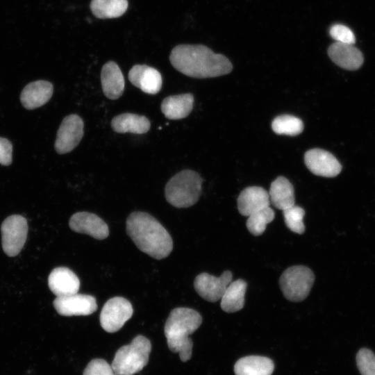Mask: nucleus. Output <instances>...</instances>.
Instances as JSON below:
<instances>
[{"label":"nucleus","instance_id":"nucleus-1","mask_svg":"<svg viewBox=\"0 0 375 375\" xmlns=\"http://www.w3.org/2000/svg\"><path fill=\"white\" fill-rule=\"evenodd\" d=\"M169 60L181 73L198 78L225 75L233 69L231 62L226 56L215 53L201 44L177 45L172 50Z\"/></svg>","mask_w":375,"mask_h":375},{"label":"nucleus","instance_id":"nucleus-2","mask_svg":"<svg viewBox=\"0 0 375 375\" xmlns=\"http://www.w3.org/2000/svg\"><path fill=\"white\" fill-rule=\"evenodd\" d=\"M126 233L142 252L160 260L173 249V241L167 231L147 212H131L126 220Z\"/></svg>","mask_w":375,"mask_h":375},{"label":"nucleus","instance_id":"nucleus-3","mask_svg":"<svg viewBox=\"0 0 375 375\" xmlns=\"http://www.w3.org/2000/svg\"><path fill=\"white\" fill-rule=\"evenodd\" d=\"M202 317L195 310L189 308L173 309L165 324V335L169 349L178 353L181 360L191 358L193 342L189 335L201 324Z\"/></svg>","mask_w":375,"mask_h":375},{"label":"nucleus","instance_id":"nucleus-4","mask_svg":"<svg viewBox=\"0 0 375 375\" xmlns=\"http://www.w3.org/2000/svg\"><path fill=\"white\" fill-rule=\"evenodd\" d=\"M203 180L190 169H184L172 176L165 189L166 200L176 208H188L195 204L200 197Z\"/></svg>","mask_w":375,"mask_h":375},{"label":"nucleus","instance_id":"nucleus-5","mask_svg":"<svg viewBox=\"0 0 375 375\" xmlns=\"http://www.w3.org/2000/svg\"><path fill=\"white\" fill-rule=\"evenodd\" d=\"M151 350V342L143 335H137L128 344L115 353L111 367L115 375H133L148 363Z\"/></svg>","mask_w":375,"mask_h":375},{"label":"nucleus","instance_id":"nucleus-6","mask_svg":"<svg viewBox=\"0 0 375 375\" xmlns=\"http://www.w3.org/2000/svg\"><path fill=\"white\" fill-rule=\"evenodd\" d=\"M314 281L315 275L310 269L303 265H295L283 272L279 285L288 300L299 302L308 296Z\"/></svg>","mask_w":375,"mask_h":375},{"label":"nucleus","instance_id":"nucleus-7","mask_svg":"<svg viewBox=\"0 0 375 375\" xmlns=\"http://www.w3.org/2000/svg\"><path fill=\"white\" fill-rule=\"evenodd\" d=\"M1 232L4 253L10 257L15 256L21 251L26 240L27 220L19 215H10L3 222Z\"/></svg>","mask_w":375,"mask_h":375},{"label":"nucleus","instance_id":"nucleus-8","mask_svg":"<svg viewBox=\"0 0 375 375\" xmlns=\"http://www.w3.org/2000/svg\"><path fill=\"white\" fill-rule=\"evenodd\" d=\"M133 312L132 305L126 299L112 297L101 309L99 317L101 326L108 333L117 332L131 317Z\"/></svg>","mask_w":375,"mask_h":375},{"label":"nucleus","instance_id":"nucleus-9","mask_svg":"<svg viewBox=\"0 0 375 375\" xmlns=\"http://www.w3.org/2000/svg\"><path fill=\"white\" fill-rule=\"evenodd\" d=\"M83 119L76 114L66 116L58 130L55 141L57 153L64 154L72 151L81 140L84 133Z\"/></svg>","mask_w":375,"mask_h":375},{"label":"nucleus","instance_id":"nucleus-10","mask_svg":"<svg viewBox=\"0 0 375 375\" xmlns=\"http://www.w3.org/2000/svg\"><path fill=\"white\" fill-rule=\"evenodd\" d=\"M232 279L233 274L230 271L224 272L219 277L201 273L196 276L194 287L203 299L210 302H215L221 299Z\"/></svg>","mask_w":375,"mask_h":375},{"label":"nucleus","instance_id":"nucleus-11","mask_svg":"<svg viewBox=\"0 0 375 375\" xmlns=\"http://www.w3.org/2000/svg\"><path fill=\"white\" fill-rule=\"evenodd\" d=\"M53 304L57 312L62 316L89 315L97 309L93 296L78 293L56 297Z\"/></svg>","mask_w":375,"mask_h":375},{"label":"nucleus","instance_id":"nucleus-12","mask_svg":"<svg viewBox=\"0 0 375 375\" xmlns=\"http://www.w3.org/2000/svg\"><path fill=\"white\" fill-rule=\"evenodd\" d=\"M304 162L308 169L317 176L334 177L342 170V165L338 159L322 149H312L306 151Z\"/></svg>","mask_w":375,"mask_h":375},{"label":"nucleus","instance_id":"nucleus-13","mask_svg":"<svg viewBox=\"0 0 375 375\" xmlns=\"http://www.w3.org/2000/svg\"><path fill=\"white\" fill-rule=\"evenodd\" d=\"M69 225L72 231L97 240L106 239L109 235L106 223L97 215L88 212L74 214L69 219Z\"/></svg>","mask_w":375,"mask_h":375},{"label":"nucleus","instance_id":"nucleus-14","mask_svg":"<svg viewBox=\"0 0 375 375\" xmlns=\"http://www.w3.org/2000/svg\"><path fill=\"white\" fill-rule=\"evenodd\" d=\"M128 80L142 92L156 94L162 88L160 73L153 67L146 65H135L128 72Z\"/></svg>","mask_w":375,"mask_h":375},{"label":"nucleus","instance_id":"nucleus-15","mask_svg":"<svg viewBox=\"0 0 375 375\" xmlns=\"http://www.w3.org/2000/svg\"><path fill=\"white\" fill-rule=\"evenodd\" d=\"M51 291L56 297H64L78 293L80 281L78 276L69 268L60 267L53 269L48 278Z\"/></svg>","mask_w":375,"mask_h":375},{"label":"nucleus","instance_id":"nucleus-16","mask_svg":"<svg viewBox=\"0 0 375 375\" xmlns=\"http://www.w3.org/2000/svg\"><path fill=\"white\" fill-rule=\"evenodd\" d=\"M328 54L334 63L347 70L359 69L364 60L362 53L353 44L338 42L328 47Z\"/></svg>","mask_w":375,"mask_h":375},{"label":"nucleus","instance_id":"nucleus-17","mask_svg":"<svg viewBox=\"0 0 375 375\" xmlns=\"http://www.w3.org/2000/svg\"><path fill=\"white\" fill-rule=\"evenodd\" d=\"M53 92V87L50 82L44 80L33 81L23 89L20 101L25 108L33 110L47 103Z\"/></svg>","mask_w":375,"mask_h":375},{"label":"nucleus","instance_id":"nucleus-18","mask_svg":"<svg viewBox=\"0 0 375 375\" xmlns=\"http://www.w3.org/2000/svg\"><path fill=\"white\" fill-rule=\"evenodd\" d=\"M269 193L259 186L244 188L238 198V209L243 216H249L253 212L269 206Z\"/></svg>","mask_w":375,"mask_h":375},{"label":"nucleus","instance_id":"nucleus-19","mask_svg":"<svg viewBox=\"0 0 375 375\" xmlns=\"http://www.w3.org/2000/svg\"><path fill=\"white\" fill-rule=\"evenodd\" d=\"M101 82L104 95L112 100L119 99L124 90V78L122 72L113 61L103 65L101 72Z\"/></svg>","mask_w":375,"mask_h":375},{"label":"nucleus","instance_id":"nucleus-20","mask_svg":"<svg viewBox=\"0 0 375 375\" xmlns=\"http://www.w3.org/2000/svg\"><path fill=\"white\" fill-rule=\"evenodd\" d=\"M194 97L190 93L170 95L160 106L161 111L169 119H181L189 115L193 108Z\"/></svg>","mask_w":375,"mask_h":375},{"label":"nucleus","instance_id":"nucleus-21","mask_svg":"<svg viewBox=\"0 0 375 375\" xmlns=\"http://www.w3.org/2000/svg\"><path fill=\"white\" fill-rule=\"evenodd\" d=\"M110 125L112 130L119 133L144 134L151 127V123L145 116L128 112L113 117Z\"/></svg>","mask_w":375,"mask_h":375},{"label":"nucleus","instance_id":"nucleus-22","mask_svg":"<svg viewBox=\"0 0 375 375\" xmlns=\"http://www.w3.org/2000/svg\"><path fill=\"white\" fill-rule=\"evenodd\" d=\"M274 365L269 358L249 356L239 359L234 366L235 375H271Z\"/></svg>","mask_w":375,"mask_h":375},{"label":"nucleus","instance_id":"nucleus-23","mask_svg":"<svg viewBox=\"0 0 375 375\" xmlns=\"http://www.w3.org/2000/svg\"><path fill=\"white\" fill-rule=\"evenodd\" d=\"M272 205L281 210L294 205V190L292 183L284 176L277 177L272 183L269 192Z\"/></svg>","mask_w":375,"mask_h":375},{"label":"nucleus","instance_id":"nucleus-24","mask_svg":"<svg viewBox=\"0 0 375 375\" xmlns=\"http://www.w3.org/2000/svg\"><path fill=\"white\" fill-rule=\"evenodd\" d=\"M247 283L243 279L232 281L226 288L221 298V308L228 313L235 312L242 309Z\"/></svg>","mask_w":375,"mask_h":375},{"label":"nucleus","instance_id":"nucleus-25","mask_svg":"<svg viewBox=\"0 0 375 375\" xmlns=\"http://www.w3.org/2000/svg\"><path fill=\"white\" fill-rule=\"evenodd\" d=\"M90 9L92 14L99 19L117 18L127 10V0H92Z\"/></svg>","mask_w":375,"mask_h":375},{"label":"nucleus","instance_id":"nucleus-26","mask_svg":"<svg viewBox=\"0 0 375 375\" xmlns=\"http://www.w3.org/2000/svg\"><path fill=\"white\" fill-rule=\"evenodd\" d=\"M272 128L278 135L294 136L300 134L303 130L301 119L290 115H282L272 121Z\"/></svg>","mask_w":375,"mask_h":375},{"label":"nucleus","instance_id":"nucleus-27","mask_svg":"<svg viewBox=\"0 0 375 375\" xmlns=\"http://www.w3.org/2000/svg\"><path fill=\"white\" fill-rule=\"evenodd\" d=\"M247 220L249 231L255 236H258L265 231L267 225L272 222L275 217L274 211L269 206L257 210L249 216Z\"/></svg>","mask_w":375,"mask_h":375},{"label":"nucleus","instance_id":"nucleus-28","mask_svg":"<svg viewBox=\"0 0 375 375\" xmlns=\"http://www.w3.org/2000/svg\"><path fill=\"white\" fill-rule=\"evenodd\" d=\"M287 227L294 233L302 234L305 231L303 224L304 210L299 206H292L283 210Z\"/></svg>","mask_w":375,"mask_h":375},{"label":"nucleus","instance_id":"nucleus-29","mask_svg":"<svg viewBox=\"0 0 375 375\" xmlns=\"http://www.w3.org/2000/svg\"><path fill=\"white\" fill-rule=\"evenodd\" d=\"M356 363L361 375H375V354L370 349H360L356 355Z\"/></svg>","mask_w":375,"mask_h":375},{"label":"nucleus","instance_id":"nucleus-30","mask_svg":"<svg viewBox=\"0 0 375 375\" xmlns=\"http://www.w3.org/2000/svg\"><path fill=\"white\" fill-rule=\"evenodd\" d=\"M83 375H115V374L107 361L101 358H95L88 364Z\"/></svg>","mask_w":375,"mask_h":375},{"label":"nucleus","instance_id":"nucleus-31","mask_svg":"<svg viewBox=\"0 0 375 375\" xmlns=\"http://www.w3.org/2000/svg\"><path fill=\"white\" fill-rule=\"evenodd\" d=\"M331 36L338 42L353 44L356 42L353 31L342 24H335L330 28Z\"/></svg>","mask_w":375,"mask_h":375},{"label":"nucleus","instance_id":"nucleus-32","mask_svg":"<svg viewBox=\"0 0 375 375\" xmlns=\"http://www.w3.org/2000/svg\"><path fill=\"white\" fill-rule=\"evenodd\" d=\"M12 146L6 138H0V164L8 166L12 162Z\"/></svg>","mask_w":375,"mask_h":375}]
</instances>
